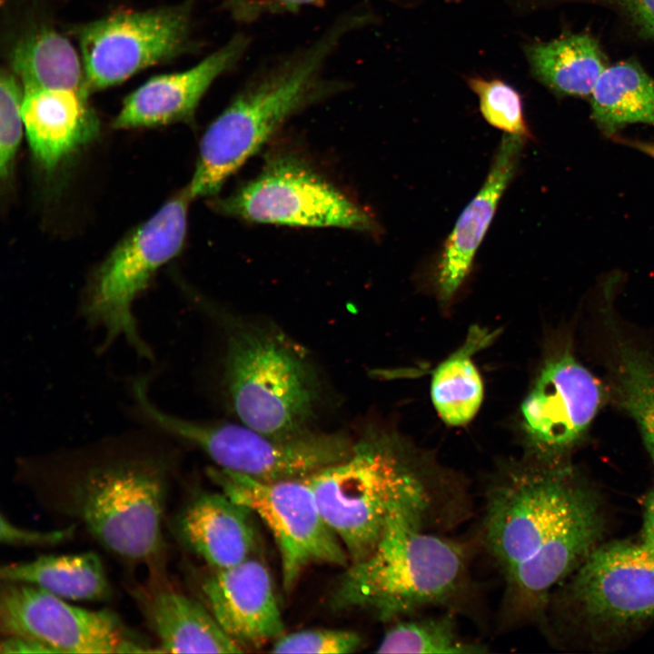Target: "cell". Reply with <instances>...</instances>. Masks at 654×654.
Segmentation results:
<instances>
[{
    "instance_id": "1",
    "label": "cell",
    "mask_w": 654,
    "mask_h": 654,
    "mask_svg": "<svg viewBox=\"0 0 654 654\" xmlns=\"http://www.w3.org/2000/svg\"><path fill=\"white\" fill-rule=\"evenodd\" d=\"M304 479L350 562L370 553L394 515H411L439 532L471 510L462 480L399 437L372 429L345 459Z\"/></svg>"
},
{
    "instance_id": "2",
    "label": "cell",
    "mask_w": 654,
    "mask_h": 654,
    "mask_svg": "<svg viewBox=\"0 0 654 654\" xmlns=\"http://www.w3.org/2000/svg\"><path fill=\"white\" fill-rule=\"evenodd\" d=\"M370 15L349 10L316 38L284 54L250 79L209 125L189 185L192 199L216 194L224 182L292 116L343 91L327 77V61Z\"/></svg>"
},
{
    "instance_id": "3",
    "label": "cell",
    "mask_w": 654,
    "mask_h": 654,
    "mask_svg": "<svg viewBox=\"0 0 654 654\" xmlns=\"http://www.w3.org/2000/svg\"><path fill=\"white\" fill-rule=\"evenodd\" d=\"M473 552L468 541L429 530L411 515H394L370 553L346 567L332 604L387 623L432 608L464 611L474 590Z\"/></svg>"
},
{
    "instance_id": "4",
    "label": "cell",
    "mask_w": 654,
    "mask_h": 654,
    "mask_svg": "<svg viewBox=\"0 0 654 654\" xmlns=\"http://www.w3.org/2000/svg\"><path fill=\"white\" fill-rule=\"evenodd\" d=\"M483 494L478 540L503 580V619L520 603L552 540L592 494L554 459L538 457L501 466Z\"/></svg>"
},
{
    "instance_id": "5",
    "label": "cell",
    "mask_w": 654,
    "mask_h": 654,
    "mask_svg": "<svg viewBox=\"0 0 654 654\" xmlns=\"http://www.w3.org/2000/svg\"><path fill=\"white\" fill-rule=\"evenodd\" d=\"M223 385L239 421L291 437L310 431L319 384L305 350L275 327L223 312Z\"/></svg>"
},
{
    "instance_id": "6",
    "label": "cell",
    "mask_w": 654,
    "mask_h": 654,
    "mask_svg": "<svg viewBox=\"0 0 654 654\" xmlns=\"http://www.w3.org/2000/svg\"><path fill=\"white\" fill-rule=\"evenodd\" d=\"M136 414L154 429L191 443L216 467L262 481L299 480L345 459L353 442L344 433L308 431L269 435L243 423L187 420L157 408L147 394V379L132 383Z\"/></svg>"
},
{
    "instance_id": "7",
    "label": "cell",
    "mask_w": 654,
    "mask_h": 654,
    "mask_svg": "<svg viewBox=\"0 0 654 654\" xmlns=\"http://www.w3.org/2000/svg\"><path fill=\"white\" fill-rule=\"evenodd\" d=\"M168 472L160 456L94 464L70 486L69 508L109 551L134 561L152 560L163 548Z\"/></svg>"
},
{
    "instance_id": "8",
    "label": "cell",
    "mask_w": 654,
    "mask_h": 654,
    "mask_svg": "<svg viewBox=\"0 0 654 654\" xmlns=\"http://www.w3.org/2000/svg\"><path fill=\"white\" fill-rule=\"evenodd\" d=\"M190 200L185 188L165 203L117 245L92 277L82 314L104 332L103 349L124 339L139 356L152 358L138 331L133 306L158 269L180 253Z\"/></svg>"
},
{
    "instance_id": "9",
    "label": "cell",
    "mask_w": 654,
    "mask_h": 654,
    "mask_svg": "<svg viewBox=\"0 0 654 654\" xmlns=\"http://www.w3.org/2000/svg\"><path fill=\"white\" fill-rule=\"evenodd\" d=\"M213 203L226 215L253 223L379 233L372 213L291 155L268 159L256 177Z\"/></svg>"
},
{
    "instance_id": "10",
    "label": "cell",
    "mask_w": 654,
    "mask_h": 654,
    "mask_svg": "<svg viewBox=\"0 0 654 654\" xmlns=\"http://www.w3.org/2000/svg\"><path fill=\"white\" fill-rule=\"evenodd\" d=\"M208 474L222 492L247 507L271 531L287 592L312 564L349 565L345 549L322 517L305 479L262 481L218 467L210 468Z\"/></svg>"
},
{
    "instance_id": "11",
    "label": "cell",
    "mask_w": 654,
    "mask_h": 654,
    "mask_svg": "<svg viewBox=\"0 0 654 654\" xmlns=\"http://www.w3.org/2000/svg\"><path fill=\"white\" fill-rule=\"evenodd\" d=\"M594 636L629 632L654 619V548L640 540L598 546L561 597Z\"/></svg>"
},
{
    "instance_id": "12",
    "label": "cell",
    "mask_w": 654,
    "mask_h": 654,
    "mask_svg": "<svg viewBox=\"0 0 654 654\" xmlns=\"http://www.w3.org/2000/svg\"><path fill=\"white\" fill-rule=\"evenodd\" d=\"M191 5L124 10L87 23L78 31L89 93L119 84L172 59L190 45Z\"/></svg>"
},
{
    "instance_id": "13",
    "label": "cell",
    "mask_w": 654,
    "mask_h": 654,
    "mask_svg": "<svg viewBox=\"0 0 654 654\" xmlns=\"http://www.w3.org/2000/svg\"><path fill=\"white\" fill-rule=\"evenodd\" d=\"M0 627L6 635L39 640L56 653H120L127 638L119 619L108 610L67 603L38 587L5 582Z\"/></svg>"
},
{
    "instance_id": "14",
    "label": "cell",
    "mask_w": 654,
    "mask_h": 654,
    "mask_svg": "<svg viewBox=\"0 0 654 654\" xmlns=\"http://www.w3.org/2000/svg\"><path fill=\"white\" fill-rule=\"evenodd\" d=\"M602 396L600 381L569 351L548 361L520 407L535 456L553 459L572 446L592 422Z\"/></svg>"
},
{
    "instance_id": "15",
    "label": "cell",
    "mask_w": 654,
    "mask_h": 654,
    "mask_svg": "<svg viewBox=\"0 0 654 654\" xmlns=\"http://www.w3.org/2000/svg\"><path fill=\"white\" fill-rule=\"evenodd\" d=\"M249 45L246 35L236 34L193 67L152 77L124 99L114 127H154L189 120L212 84L243 58Z\"/></svg>"
},
{
    "instance_id": "16",
    "label": "cell",
    "mask_w": 654,
    "mask_h": 654,
    "mask_svg": "<svg viewBox=\"0 0 654 654\" xmlns=\"http://www.w3.org/2000/svg\"><path fill=\"white\" fill-rule=\"evenodd\" d=\"M209 609L224 632L243 645H261L283 634V621L266 566L251 557L214 570L203 582Z\"/></svg>"
},
{
    "instance_id": "17",
    "label": "cell",
    "mask_w": 654,
    "mask_h": 654,
    "mask_svg": "<svg viewBox=\"0 0 654 654\" xmlns=\"http://www.w3.org/2000/svg\"><path fill=\"white\" fill-rule=\"evenodd\" d=\"M526 139L502 135L486 180L446 239L437 271L438 292L442 302L452 299L471 271L499 202L515 175Z\"/></svg>"
},
{
    "instance_id": "18",
    "label": "cell",
    "mask_w": 654,
    "mask_h": 654,
    "mask_svg": "<svg viewBox=\"0 0 654 654\" xmlns=\"http://www.w3.org/2000/svg\"><path fill=\"white\" fill-rule=\"evenodd\" d=\"M253 513L223 492L193 498L172 522L176 538L214 570L252 557L256 545Z\"/></svg>"
},
{
    "instance_id": "19",
    "label": "cell",
    "mask_w": 654,
    "mask_h": 654,
    "mask_svg": "<svg viewBox=\"0 0 654 654\" xmlns=\"http://www.w3.org/2000/svg\"><path fill=\"white\" fill-rule=\"evenodd\" d=\"M88 95L70 89L24 90L25 132L35 159L45 169L55 168L98 135Z\"/></svg>"
},
{
    "instance_id": "20",
    "label": "cell",
    "mask_w": 654,
    "mask_h": 654,
    "mask_svg": "<svg viewBox=\"0 0 654 654\" xmlns=\"http://www.w3.org/2000/svg\"><path fill=\"white\" fill-rule=\"evenodd\" d=\"M145 617L160 640V652L241 653L243 647L221 628L210 609L176 591L145 599Z\"/></svg>"
},
{
    "instance_id": "21",
    "label": "cell",
    "mask_w": 654,
    "mask_h": 654,
    "mask_svg": "<svg viewBox=\"0 0 654 654\" xmlns=\"http://www.w3.org/2000/svg\"><path fill=\"white\" fill-rule=\"evenodd\" d=\"M532 74L560 95H590L607 67L597 40L575 34L525 46Z\"/></svg>"
},
{
    "instance_id": "22",
    "label": "cell",
    "mask_w": 654,
    "mask_h": 654,
    "mask_svg": "<svg viewBox=\"0 0 654 654\" xmlns=\"http://www.w3.org/2000/svg\"><path fill=\"white\" fill-rule=\"evenodd\" d=\"M9 63L24 90L70 89L90 94L81 55L54 29L44 27L22 36L10 51Z\"/></svg>"
},
{
    "instance_id": "23",
    "label": "cell",
    "mask_w": 654,
    "mask_h": 654,
    "mask_svg": "<svg viewBox=\"0 0 654 654\" xmlns=\"http://www.w3.org/2000/svg\"><path fill=\"white\" fill-rule=\"evenodd\" d=\"M4 582L38 587L70 600H100L110 587L103 563L92 551L69 555H42L26 562L1 568Z\"/></svg>"
},
{
    "instance_id": "24",
    "label": "cell",
    "mask_w": 654,
    "mask_h": 654,
    "mask_svg": "<svg viewBox=\"0 0 654 654\" xmlns=\"http://www.w3.org/2000/svg\"><path fill=\"white\" fill-rule=\"evenodd\" d=\"M495 333L472 326L464 343L434 370L431 398L441 419L449 426H463L479 411L483 401V383L471 357L489 345Z\"/></svg>"
},
{
    "instance_id": "25",
    "label": "cell",
    "mask_w": 654,
    "mask_h": 654,
    "mask_svg": "<svg viewBox=\"0 0 654 654\" xmlns=\"http://www.w3.org/2000/svg\"><path fill=\"white\" fill-rule=\"evenodd\" d=\"M590 96L592 117L606 134L629 124L654 125V78L632 61L607 65Z\"/></svg>"
},
{
    "instance_id": "26",
    "label": "cell",
    "mask_w": 654,
    "mask_h": 654,
    "mask_svg": "<svg viewBox=\"0 0 654 654\" xmlns=\"http://www.w3.org/2000/svg\"><path fill=\"white\" fill-rule=\"evenodd\" d=\"M455 613L402 618L391 622L381 639L377 653L479 654L488 647L464 639L459 632Z\"/></svg>"
},
{
    "instance_id": "27",
    "label": "cell",
    "mask_w": 654,
    "mask_h": 654,
    "mask_svg": "<svg viewBox=\"0 0 654 654\" xmlns=\"http://www.w3.org/2000/svg\"><path fill=\"white\" fill-rule=\"evenodd\" d=\"M616 385L619 402L638 424L654 462V361L643 351L619 341Z\"/></svg>"
},
{
    "instance_id": "28",
    "label": "cell",
    "mask_w": 654,
    "mask_h": 654,
    "mask_svg": "<svg viewBox=\"0 0 654 654\" xmlns=\"http://www.w3.org/2000/svg\"><path fill=\"white\" fill-rule=\"evenodd\" d=\"M470 89L477 95L480 112L485 121L504 134L530 137L523 112L520 94L499 78H467Z\"/></svg>"
},
{
    "instance_id": "29",
    "label": "cell",
    "mask_w": 654,
    "mask_h": 654,
    "mask_svg": "<svg viewBox=\"0 0 654 654\" xmlns=\"http://www.w3.org/2000/svg\"><path fill=\"white\" fill-rule=\"evenodd\" d=\"M24 89L11 70L0 76V174L8 177L25 130Z\"/></svg>"
},
{
    "instance_id": "30",
    "label": "cell",
    "mask_w": 654,
    "mask_h": 654,
    "mask_svg": "<svg viewBox=\"0 0 654 654\" xmlns=\"http://www.w3.org/2000/svg\"><path fill=\"white\" fill-rule=\"evenodd\" d=\"M362 637L354 631L312 629L280 636L272 645L274 653L346 654L357 651Z\"/></svg>"
},
{
    "instance_id": "31",
    "label": "cell",
    "mask_w": 654,
    "mask_h": 654,
    "mask_svg": "<svg viewBox=\"0 0 654 654\" xmlns=\"http://www.w3.org/2000/svg\"><path fill=\"white\" fill-rule=\"evenodd\" d=\"M74 531L75 525L54 530H37L18 527L3 514L0 520L1 541L14 546H54L71 539Z\"/></svg>"
},
{
    "instance_id": "32",
    "label": "cell",
    "mask_w": 654,
    "mask_h": 654,
    "mask_svg": "<svg viewBox=\"0 0 654 654\" xmlns=\"http://www.w3.org/2000/svg\"><path fill=\"white\" fill-rule=\"evenodd\" d=\"M1 653H56L50 646L39 640L15 635H6L0 644Z\"/></svg>"
},
{
    "instance_id": "33",
    "label": "cell",
    "mask_w": 654,
    "mask_h": 654,
    "mask_svg": "<svg viewBox=\"0 0 654 654\" xmlns=\"http://www.w3.org/2000/svg\"><path fill=\"white\" fill-rule=\"evenodd\" d=\"M641 538L643 542L654 548V489L646 500Z\"/></svg>"
},
{
    "instance_id": "34",
    "label": "cell",
    "mask_w": 654,
    "mask_h": 654,
    "mask_svg": "<svg viewBox=\"0 0 654 654\" xmlns=\"http://www.w3.org/2000/svg\"><path fill=\"white\" fill-rule=\"evenodd\" d=\"M323 2L324 0H271V5L274 10L294 12L302 7L320 5Z\"/></svg>"
},
{
    "instance_id": "35",
    "label": "cell",
    "mask_w": 654,
    "mask_h": 654,
    "mask_svg": "<svg viewBox=\"0 0 654 654\" xmlns=\"http://www.w3.org/2000/svg\"><path fill=\"white\" fill-rule=\"evenodd\" d=\"M4 1H5V0H2V2H4Z\"/></svg>"
}]
</instances>
